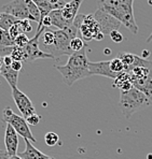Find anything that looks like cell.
I'll return each mask as SVG.
<instances>
[{"label":"cell","instance_id":"cell-1","mask_svg":"<svg viewBox=\"0 0 152 159\" xmlns=\"http://www.w3.org/2000/svg\"><path fill=\"white\" fill-rule=\"evenodd\" d=\"M88 64H90V60L86 56L85 48H84L80 52L70 55L66 65L55 66V68L63 75L64 83L67 86H72L79 80L91 76L88 71Z\"/></svg>","mask_w":152,"mask_h":159},{"label":"cell","instance_id":"cell-2","mask_svg":"<svg viewBox=\"0 0 152 159\" xmlns=\"http://www.w3.org/2000/svg\"><path fill=\"white\" fill-rule=\"evenodd\" d=\"M133 3L134 0H106L105 2H99V8L116 18L131 32L136 34L138 32V26L134 17Z\"/></svg>","mask_w":152,"mask_h":159},{"label":"cell","instance_id":"cell-3","mask_svg":"<svg viewBox=\"0 0 152 159\" xmlns=\"http://www.w3.org/2000/svg\"><path fill=\"white\" fill-rule=\"evenodd\" d=\"M152 106L148 97L139 89L133 87L127 92H120L119 107L125 118H130L134 113Z\"/></svg>","mask_w":152,"mask_h":159},{"label":"cell","instance_id":"cell-4","mask_svg":"<svg viewBox=\"0 0 152 159\" xmlns=\"http://www.w3.org/2000/svg\"><path fill=\"white\" fill-rule=\"evenodd\" d=\"M2 120L4 123L9 124L17 132V134H20L24 139L29 140L30 142H37L36 138L32 135L31 130H30L29 125L27 124L26 119L23 116L14 113L11 107H8L2 111Z\"/></svg>","mask_w":152,"mask_h":159},{"label":"cell","instance_id":"cell-5","mask_svg":"<svg viewBox=\"0 0 152 159\" xmlns=\"http://www.w3.org/2000/svg\"><path fill=\"white\" fill-rule=\"evenodd\" d=\"M44 30H45V27L43 26L41 28H38L37 34H35L34 38L29 39V42L27 43V45L25 48H23L25 51V54H26V61L25 62H30L36 59H43V58H52V59H55L54 56L42 52L40 48H39V39H40L41 34H43Z\"/></svg>","mask_w":152,"mask_h":159},{"label":"cell","instance_id":"cell-6","mask_svg":"<svg viewBox=\"0 0 152 159\" xmlns=\"http://www.w3.org/2000/svg\"><path fill=\"white\" fill-rule=\"evenodd\" d=\"M93 16H94L95 20L97 22L99 30L105 36L110 34V32L113 31V30H118L121 26V23L116 18H114L113 16L107 13L106 11L102 10L99 7H98L96 12L93 14Z\"/></svg>","mask_w":152,"mask_h":159},{"label":"cell","instance_id":"cell-7","mask_svg":"<svg viewBox=\"0 0 152 159\" xmlns=\"http://www.w3.org/2000/svg\"><path fill=\"white\" fill-rule=\"evenodd\" d=\"M1 11L3 13L10 14V15L14 16L18 20H34L31 16H30L29 12H28L26 1L25 0H12L9 3L2 6Z\"/></svg>","mask_w":152,"mask_h":159},{"label":"cell","instance_id":"cell-8","mask_svg":"<svg viewBox=\"0 0 152 159\" xmlns=\"http://www.w3.org/2000/svg\"><path fill=\"white\" fill-rule=\"evenodd\" d=\"M12 97L17 109L20 110V113L22 114L25 119L28 116L36 113V110H35L31 100L28 98V96L25 95L23 92H21L17 87L12 88Z\"/></svg>","mask_w":152,"mask_h":159},{"label":"cell","instance_id":"cell-9","mask_svg":"<svg viewBox=\"0 0 152 159\" xmlns=\"http://www.w3.org/2000/svg\"><path fill=\"white\" fill-rule=\"evenodd\" d=\"M4 144H6V151L10 157L17 155L18 134L9 124H7L6 133H4Z\"/></svg>","mask_w":152,"mask_h":159},{"label":"cell","instance_id":"cell-10","mask_svg":"<svg viewBox=\"0 0 152 159\" xmlns=\"http://www.w3.org/2000/svg\"><path fill=\"white\" fill-rule=\"evenodd\" d=\"M88 71H90L91 75H102L113 80L116 79V75L110 70L109 60H106V61H97V62L90 61V64H88Z\"/></svg>","mask_w":152,"mask_h":159},{"label":"cell","instance_id":"cell-11","mask_svg":"<svg viewBox=\"0 0 152 159\" xmlns=\"http://www.w3.org/2000/svg\"><path fill=\"white\" fill-rule=\"evenodd\" d=\"M24 141H25L26 148L22 153H18L17 155L18 157H21L22 159H50L51 158L48 155H45V154H43L42 152L39 151L38 148H36L29 140L24 139Z\"/></svg>","mask_w":152,"mask_h":159},{"label":"cell","instance_id":"cell-12","mask_svg":"<svg viewBox=\"0 0 152 159\" xmlns=\"http://www.w3.org/2000/svg\"><path fill=\"white\" fill-rule=\"evenodd\" d=\"M83 0H71L70 2H67L65 7L62 9V15L67 22L74 23L76 16L78 15V11L80 8Z\"/></svg>","mask_w":152,"mask_h":159},{"label":"cell","instance_id":"cell-13","mask_svg":"<svg viewBox=\"0 0 152 159\" xmlns=\"http://www.w3.org/2000/svg\"><path fill=\"white\" fill-rule=\"evenodd\" d=\"M133 86L140 92H142L152 102V73L145 79H133L131 78Z\"/></svg>","mask_w":152,"mask_h":159},{"label":"cell","instance_id":"cell-14","mask_svg":"<svg viewBox=\"0 0 152 159\" xmlns=\"http://www.w3.org/2000/svg\"><path fill=\"white\" fill-rule=\"evenodd\" d=\"M49 17L51 18L52 26L58 28V30H66L71 26L72 23H69L63 17L62 10H53L49 14Z\"/></svg>","mask_w":152,"mask_h":159},{"label":"cell","instance_id":"cell-15","mask_svg":"<svg viewBox=\"0 0 152 159\" xmlns=\"http://www.w3.org/2000/svg\"><path fill=\"white\" fill-rule=\"evenodd\" d=\"M0 75H2L4 79H6V81L8 82V84L10 85L11 88L17 87L18 72L14 71L11 67H8V66H6V65H2Z\"/></svg>","mask_w":152,"mask_h":159},{"label":"cell","instance_id":"cell-16","mask_svg":"<svg viewBox=\"0 0 152 159\" xmlns=\"http://www.w3.org/2000/svg\"><path fill=\"white\" fill-rule=\"evenodd\" d=\"M17 22H18L17 18H15L14 16L10 15V14H7L3 12L0 13V28L2 30L9 31V29Z\"/></svg>","mask_w":152,"mask_h":159},{"label":"cell","instance_id":"cell-17","mask_svg":"<svg viewBox=\"0 0 152 159\" xmlns=\"http://www.w3.org/2000/svg\"><path fill=\"white\" fill-rule=\"evenodd\" d=\"M32 2L38 7L39 11H40L41 14L40 20L44 18L45 16H48L51 11L54 10V7L49 2V0H32Z\"/></svg>","mask_w":152,"mask_h":159},{"label":"cell","instance_id":"cell-18","mask_svg":"<svg viewBox=\"0 0 152 159\" xmlns=\"http://www.w3.org/2000/svg\"><path fill=\"white\" fill-rule=\"evenodd\" d=\"M109 66H110V70L113 72L114 74L116 75L118 78L121 73L125 72V67H124V64L119 59L118 57L116 58H113V59L109 60Z\"/></svg>","mask_w":152,"mask_h":159},{"label":"cell","instance_id":"cell-19","mask_svg":"<svg viewBox=\"0 0 152 159\" xmlns=\"http://www.w3.org/2000/svg\"><path fill=\"white\" fill-rule=\"evenodd\" d=\"M25 1H26L28 12H29L30 16L32 17L34 22L39 23L40 22V18H41V14H40V11H39L38 7L32 2V0H25Z\"/></svg>","mask_w":152,"mask_h":159},{"label":"cell","instance_id":"cell-20","mask_svg":"<svg viewBox=\"0 0 152 159\" xmlns=\"http://www.w3.org/2000/svg\"><path fill=\"white\" fill-rule=\"evenodd\" d=\"M0 45L2 46H15L14 39L10 36L9 31L2 30L0 28Z\"/></svg>","mask_w":152,"mask_h":159},{"label":"cell","instance_id":"cell-21","mask_svg":"<svg viewBox=\"0 0 152 159\" xmlns=\"http://www.w3.org/2000/svg\"><path fill=\"white\" fill-rule=\"evenodd\" d=\"M11 58H12L13 60H16V61L25 62L26 61V54H25L24 48L15 46L12 54H11Z\"/></svg>","mask_w":152,"mask_h":159},{"label":"cell","instance_id":"cell-22","mask_svg":"<svg viewBox=\"0 0 152 159\" xmlns=\"http://www.w3.org/2000/svg\"><path fill=\"white\" fill-rule=\"evenodd\" d=\"M44 141H45V144L48 146H55L59 141V137H58L57 133L50 131L44 135Z\"/></svg>","mask_w":152,"mask_h":159},{"label":"cell","instance_id":"cell-23","mask_svg":"<svg viewBox=\"0 0 152 159\" xmlns=\"http://www.w3.org/2000/svg\"><path fill=\"white\" fill-rule=\"evenodd\" d=\"M85 46L86 45H85V43H84V41L80 38H74L71 40V42H70V48H71V51L74 53L80 52V51L83 50Z\"/></svg>","mask_w":152,"mask_h":159},{"label":"cell","instance_id":"cell-24","mask_svg":"<svg viewBox=\"0 0 152 159\" xmlns=\"http://www.w3.org/2000/svg\"><path fill=\"white\" fill-rule=\"evenodd\" d=\"M14 42H15V46L25 48L28 42H29V39H28V37L26 36V34H20L17 38L14 39Z\"/></svg>","mask_w":152,"mask_h":159},{"label":"cell","instance_id":"cell-25","mask_svg":"<svg viewBox=\"0 0 152 159\" xmlns=\"http://www.w3.org/2000/svg\"><path fill=\"white\" fill-rule=\"evenodd\" d=\"M9 34H10V36L12 37L13 39L17 38L20 34H23L22 29H21V27H20V24H18V22L16 23V24H14L13 26L9 29Z\"/></svg>","mask_w":152,"mask_h":159},{"label":"cell","instance_id":"cell-26","mask_svg":"<svg viewBox=\"0 0 152 159\" xmlns=\"http://www.w3.org/2000/svg\"><path fill=\"white\" fill-rule=\"evenodd\" d=\"M109 36H110V39L112 40V41L116 42V43H121V42L124 40L123 34H121L119 30H113V31H111Z\"/></svg>","mask_w":152,"mask_h":159},{"label":"cell","instance_id":"cell-27","mask_svg":"<svg viewBox=\"0 0 152 159\" xmlns=\"http://www.w3.org/2000/svg\"><path fill=\"white\" fill-rule=\"evenodd\" d=\"M18 24H20V27H21V29H22L23 34H26V32H29L32 30V27L29 23V20H18Z\"/></svg>","mask_w":152,"mask_h":159},{"label":"cell","instance_id":"cell-28","mask_svg":"<svg viewBox=\"0 0 152 159\" xmlns=\"http://www.w3.org/2000/svg\"><path fill=\"white\" fill-rule=\"evenodd\" d=\"M14 48H15V46H2V45H0V56H1V57L11 56Z\"/></svg>","mask_w":152,"mask_h":159},{"label":"cell","instance_id":"cell-29","mask_svg":"<svg viewBox=\"0 0 152 159\" xmlns=\"http://www.w3.org/2000/svg\"><path fill=\"white\" fill-rule=\"evenodd\" d=\"M26 121L28 125H30V126H37L39 124V121H40V116L35 113V114H32V115L28 116L26 118Z\"/></svg>","mask_w":152,"mask_h":159},{"label":"cell","instance_id":"cell-30","mask_svg":"<svg viewBox=\"0 0 152 159\" xmlns=\"http://www.w3.org/2000/svg\"><path fill=\"white\" fill-rule=\"evenodd\" d=\"M11 68L16 72H20L23 68V62L22 61H16V60H13L12 65H11Z\"/></svg>","mask_w":152,"mask_h":159},{"label":"cell","instance_id":"cell-31","mask_svg":"<svg viewBox=\"0 0 152 159\" xmlns=\"http://www.w3.org/2000/svg\"><path fill=\"white\" fill-rule=\"evenodd\" d=\"M2 60H3V65H6V66H8V67H11V65H12V62H13V59L11 58V56L2 57Z\"/></svg>","mask_w":152,"mask_h":159},{"label":"cell","instance_id":"cell-32","mask_svg":"<svg viewBox=\"0 0 152 159\" xmlns=\"http://www.w3.org/2000/svg\"><path fill=\"white\" fill-rule=\"evenodd\" d=\"M9 158H10V156L8 155L7 151H2V149H0V159H9Z\"/></svg>","mask_w":152,"mask_h":159},{"label":"cell","instance_id":"cell-33","mask_svg":"<svg viewBox=\"0 0 152 159\" xmlns=\"http://www.w3.org/2000/svg\"><path fill=\"white\" fill-rule=\"evenodd\" d=\"M149 54H150L149 51H147V50L142 51V58H144V59H146V57H147V56H149Z\"/></svg>","mask_w":152,"mask_h":159},{"label":"cell","instance_id":"cell-34","mask_svg":"<svg viewBox=\"0 0 152 159\" xmlns=\"http://www.w3.org/2000/svg\"><path fill=\"white\" fill-rule=\"evenodd\" d=\"M49 2H50V3L54 7L56 3H58V2H59V0H49Z\"/></svg>","mask_w":152,"mask_h":159},{"label":"cell","instance_id":"cell-35","mask_svg":"<svg viewBox=\"0 0 152 159\" xmlns=\"http://www.w3.org/2000/svg\"><path fill=\"white\" fill-rule=\"evenodd\" d=\"M3 65V60H2V57L0 56V72H1V67Z\"/></svg>","mask_w":152,"mask_h":159},{"label":"cell","instance_id":"cell-36","mask_svg":"<svg viewBox=\"0 0 152 159\" xmlns=\"http://www.w3.org/2000/svg\"><path fill=\"white\" fill-rule=\"evenodd\" d=\"M150 41H152V32H151L150 36L148 37V39H147V42H148V43H149V42H150Z\"/></svg>","mask_w":152,"mask_h":159},{"label":"cell","instance_id":"cell-37","mask_svg":"<svg viewBox=\"0 0 152 159\" xmlns=\"http://www.w3.org/2000/svg\"><path fill=\"white\" fill-rule=\"evenodd\" d=\"M9 159H22V158H21V157H18V156L16 155V156H12V157H10Z\"/></svg>","mask_w":152,"mask_h":159},{"label":"cell","instance_id":"cell-38","mask_svg":"<svg viewBox=\"0 0 152 159\" xmlns=\"http://www.w3.org/2000/svg\"><path fill=\"white\" fill-rule=\"evenodd\" d=\"M147 159H152V154H148L147 155Z\"/></svg>","mask_w":152,"mask_h":159},{"label":"cell","instance_id":"cell-39","mask_svg":"<svg viewBox=\"0 0 152 159\" xmlns=\"http://www.w3.org/2000/svg\"><path fill=\"white\" fill-rule=\"evenodd\" d=\"M105 53H106V54H111V51L110 50H105Z\"/></svg>","mask_w":152,"mask_h":159},{"label":"cell","instance_id":"cell-40","mask_svg":"<svg viewBox=\"0 0 152 159\" xmlns=\"http://www.w3.org/2000/svg\"><path fill=\"white\" fill-rule=\"evenodd\" d=\"M148 2H149V4H150V6H152V0H148Z\"/></svg>","mask_w":152,"mask_h":159},{"label":"cell","instance_id":"cell-41","mask_svg":"<svg viewBox=\"0 0 152 159\" xmlns=\"http://www.w3.org/2000/svg\"><path fill=\"white\" fill-rule=\"evenodd\" d=\"M106 0H99V2H105Z\"/></svg>","mask_w":152,"mask_h":159},{"label":"cell","instance_id":"cell-42","mask_svg":"<svg viewBox=\"0 0 152 159\" xmlns=\"http://www.w3.org/2000/svg\"><path fill=\"white\" fill-rule=\"evenodd\" d=\"M50 159H53V158H50Z\"/></svg>","mask_w":152,"mask_h":159}]
</instances>
